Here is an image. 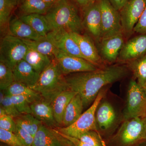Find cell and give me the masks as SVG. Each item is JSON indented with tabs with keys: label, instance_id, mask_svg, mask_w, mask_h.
Listing matches in <instances>:
<instances>
[{
	"label": "cell",
	"instance_id": "obj_26",
	"mask_svg": "<svg viewBox=\"0 0 146 146\" xmlns=\"http://www.w3.org/2000/svg\"><path fill=\"white\" fill-rule=\"evenodd\" d=\"M50 7L42 0H22L17 9V16L32 14L45 15Z\"/></svg>",
	"mask_w": 146,
	"mask_h": 146
},
{
	"label": "cell",
	"instance_id": "obj_3",
	"mask_svg": "<svg viewBox=\"0 0 146 146\" xmlns=\"http://www.w3.org/2000/svg\"><path fill=\"white\" fill-rule=\"evenodd\" d=\"M31 88L51 102L58 95L68 89L65 76L55 58L41 73L38 81Z\"/></svg>",
	"mask_w": 146,
	"mask_h": 146
},
{
	"label": "cell",
	"instance_id": "obj_18",
	"mask_svg": "<svg viewBox=\"0 0 146 146\" xmlns=\"http://www.w3.org/2000/svg\"><path fill=\"white\" fill-rule=\"evenodd\" d=\"M31 114L43 124L52 128L59 127L55 119L51 102L42 98L31 104Z\"/></svg>",
	"mask_w": 146,
	"mask_h": 146
},
{
	"label": "cell",
	"instance_id": "obj_5",
	"mask_svg": "<svg viewBox=\"0 0 146 146\" xmlns=\"http://www.w3.org/2000/svg\"><path fill=\"white\" fill-rule=\"evenodd\" d=\"M105 93V89L102 90L93 103L72 125L68 127H57L54 129L65 135L76 138L81 133L88 131H98L96 125L95 114L97 107L104 97Z\"/></svg>",
	"mask_w": 146,
	"mask_h": 146
},
{
	"label": "cell",
	"instance_id": "obj_19",
	"mask_svg": "<svg viewBox=\"0 0 146 146\" xmlns=\"http://www.w3.org/2000/svg\"><path fill=\"white\" fill-rule=\"evenodd\" d=\"M14 81L24 84L30 87L35 85L40 74L27 61L23 60L13 69Z\"/></svg>",
	"mask_w": 146,
	"mask_h": 146
},
{
	"label": "cell",
	"instance_id": "obj_33",
	"mask_svg": "<svg viewBox=\"0 0 146 146\" xmlns=\"http://www.w3.org/2000/svg\"><path fill=\"white\" fill-rule=\"evenodd\" d=\"M10 97L13 104L21 114H31V104L25 97L21 96H12Z\"/></svg>",
	"mask_w": 146,
	"mask_h": 146
},
{
	"label": "cell",
	"instance_id": "obj_31",
	"mask_svg": "<svg viewBox=\"0 0 146 146\" xmlns=\"http://www.w3.org/2000/svg\"><path fill=\"white\" fill-rule=\"evenodd\" d=\"M14 81L13 69L6 64L0 61V89L5 90Z\"/></svg>",
	"mask_w": 146,
	"mask_h": 146
},
{
	"label": "cell",
	"instance_id": "obj_43",
	"mask_svg": "<svg viewBox=\"0 0 146 146\" xmlns=\"http://www.w3.org/2000/svg\"><path fill=\"white\" fill-rule=\"evenodd\" d=\"M141 118H142V119L144 123L146 124V111L145 112V114H144V115Z\"/></svg>",
	"mask_w": 146,
	"mask_h": 146
},
{
	"label": "cell",
	"instance_id": "obj_11",
	"mask_svg": "<svg viewBox=\"0 0 146 146\" xmlns=\"http://www.w3.org/2000/svg\"><path fill=\"white\" fill-rule=\"evenodd\" d=\"M54 58L64 76L96 70L99 68L84 58L67 54L58 49L55 54Z\"/></svg>",
	"mask_w": 146,
	"mask_h": 146
},
{
	"label": "cell",
	"instance_id": "obj_13",
	"mask_svg": "<svg viewBox=\"0 0 146 146\" xmlns=\"http://www.w3.org/2000/svg\"><path fill=\"white\" fill-rule=\"evenodd\" d=\"M46 37L60 51L84 59L78 45L71 36L70 32L63 29L55 30L50 31Z\"/></svg>",
	"mask_w": 146,
	"mask_h": 146
},
{
	"label": "cell",
	"instance_id": "obj_2",
	"mask_svg": "<svg viewBox=\"0 0 146 146\" xmlns=\"http://www.w3.org/2000/svg\"><path fill=\"white\" fill-rule=\"evenodd\" d=\"M45 16L51 31L63 29L82 33L84 30L81 11L71 0H58Z\"/></svg>",
	"mask_w": 146,
	"mask_h": 146
},
{
	"label": "cell",
	"instance_id": "obj_4",
	"mask_svg": "<svg viewBox=\"0 0 146 146\" xmlns=\"http://www.w3.org/2000/svg\"><path fill=\"white\" fill-rule=\"evenodd\" d=\"M111 146H141L146 143V124L141 117L123 120L110 142Z\"/></svg>",
	"mask_w": 146,
	"mask_h": 146
},
{
	"label": "cell",
	"instance_id": "obj_40",
	"mask_svg": "<svg viewBox=\"0 0 146 146\" xmlns=\"http://www.w3.org/2000/svg\"><path fill=\"white\" fill-rule=\"evenodd\" d=\"M97 1V0H71L81 11L86 7Z\"/></svg>",
	"mask_w": 146,
	"mask_h": 146
},
{
	"label": "cell",
	"instance_id": "obj_21",
	"mask_svg": "<svg viewBox=\"0 0 146 146\" xmlns=\"http://www.w3.org/2000/svg\"><path fill=\"white\" fill-rule=\"evenodd\" d=\"M77 93L68 89L61 92L51 102L55 119L59 125L62 127L65 109L71 100Z\"/></svg>",
	"mask_w": 146,
	"mask_h": 146
},
{
	"label": "cell",
	"instance_id": "obj_32",
	"mask_svg": "<svg viewBox=\"0 0 146 146\" xmlns=\"http://www.w3.org/2000/svg\"><path fill=\"white\" fill-rule=\"evenodd\" d=\"M77 138L92 146H106L100 133L96 131H88L81 133Z\"/></svg>",
	"mask_w": 146,
	"mask_h": 146
},
{
	"label": "cell",
	"instance_id": "obj_38",
	"mask_svg": "<svg viewBox=\"0 0 146 146\" xmlns=\"http://www.w3.org/2000/svg\"><path fill=\"white\" fill-rule=\"evenodd\" d=\"M133 32L140 34H146V6L142 16L134 27Z\"/></svg>",
	"mask_w": 146,
	"mask_h": 146
},
{
	"label": "cell",
	"instance_id": "obj_37",
	"mask_svg": "<svg viewBox=\"0 0 146 146\" xmlns=\"http://www.w3.org/2000/svg\"><path fill=\"white\" fill-rule=\"evenodd\" d=\"M15 133L24 146H32L34 137L27 131L17 125Z\"/></svg>",
	"mask_w": 146,
	"mask_h": 146
},
{
	"label": "cell",
	"instance_id": "obj_41",
	"mask_svg": "<svg viewBox=\"0 0 146 146\" xmlns=\"http://www.w3.org/2000/svg\"><path fill=\"white\" fill-rule=\"evenodd\" d=\"M117 10L119 11L129 0H108Z\"/></svg>",
	"mask_w": 146,
	"mask_h": 146
},
{
	"label": "cell",
	"instance_id": "obj_44",
	"mask_svg": "<svg viewBox=\"0 0 146 146\" xmlns=\"http://www.w3.org/2000/svg\"><path fill=\"white\" fill-rule=\"evenodd\" d=\"M144 89H145V91L146 92V85L145 86V88H144Z\"/></svg>",
	"mask_w": 146,
	"mask_h": 146
},
{
	"label": "cell",
	"instance_id": "obj_25",
	"mask_svg": "<svg viewBox=\"0 0 146 146\" xmlns=\"http://www.w3.org/2000/svg\"><path fill=\"white\" fill-rule=\"evenodd\" d=\"M4 91L7 95L9 96H23L31 104L43 98L38 92L34 89L24 84L17 82L14 81Z\"/></svg>",
	"mask_w": 146,
	"mask_h": 146
},
{
	"label": "cell",
	"instance_id": "obj_39",
	"mask_svg": "<svg viewBox=\"0 0 146 146\" xmlns=\"http://www.w3.org/2000/svg\"><path fill=\"white\" fill-rule=\"evenodd\" d=\"M58 131L60 135L63 136L64 138L68 139L69 141H70L72 143V144L73 146H92L91 145H89V144H86V143L82 142L78 138L65 135V134L59 132Z\"/></svg>",
	"mask_w": 146,
	"mask_h": 146
},
{
	"label": "cell",
	"instance_id": "obj_24",
	"mask_svg": "<svg viewBox=\"0 0 146 146\" xmlns=\"http://www.w3.org/2000/svg\"><path fill=\"white\" fill-rule=\"evenodd\" d=\"M18 17L25 23L28 24L40 36L46 37L51 31L49 25L45 15L32 14L23 15Z\"/></svg>",
	"mask_w": 146,
	"mask_h": 146
},
{
	"label": "cell",
	"instance_id": "obj_8",
	"mask_svg": "<svg viewBox=\"0 0 146 146\" xmlns=\"http://www.w3.org/2000/svg\"><path fill=\"white\" fill-rule=\"evenodd\" d=\"M99 1L102 18L101 39L123 33L119 11L108 0H99Z\"/></svg>",
	"mask_w": 146,
	"mask_h": 146
},
{
	"label": "cell",
	"instance_id": "obj_1",
	"mask_svg": "<svg viewBox=\"0 0 146 146\" xmlns=\"http://www.w3.org/2000/svg\"><path fill=\"white\" fill-rule=\"evenodd\" d=\"M128 70L127 66L116 64L96 70L69 74L65 78L68 89L80 96L86 108L93 103L105 86L125 77Z\"/></svg>",
	"mask_w": 146,
	"mask_h": 146
},
{
	"label": "cell",
	"instance_id": "obj_12",
	"mask_svg": "<svg viewBox=\"0 0 146 146\" xmlns=\"http://www.w3.org/2000/svg\"><path fill=\"white\" fill-rule=\"evenodd\" d=\"M95 119L98 131L105 134L111 132L117 125V114L113 105L102 99L96 110Z\"/></svg>",
	"mask_w": 146,
	"mask_h": 146
},
{
	"label": "cell",
	"instance_id": "obj_34",
	"mask_svg": "<svg viewBox=\"0 0 146 146\" xmlns=\"http://www.w3.org/2000/svg\"><path fill=\"white\" fill-rule=\"evenodd\" d=\"M0 141L9 146H25L16 133L0 128Z\"/></svg>",
	"mask_w": 146,
	"mask_h": 146
},
{
	"label": "cell",
	"instance_id": "obj_29",
	"mask_svg": "<svg viewBox=\"0 0 146 146\" xmlns=\"http://www.w3.org/2000/svg\"><path fill=\"white\" fill-rule=\"evenodd\" d=\"M127 64L128 68L133 73L138 84L145 88L146 85V54Z\"/></svg>",
	"mask_w": 146,
	"mask_h": 146
},
{
	"label": "cell",
	"instance_id": "obj_9",
	"mask_svg": "<svg viewBox=\"0 0 146 146\" xmlns=\"http://www.w3.org/2000/svg\"><path fill=\"white\" fill-rule=\"evenodd\" d=\"M146 6V0H129L119 11L123 34L129 36Z\"/></svg>",
	"mask_w": 146,
	"mask_h": 146
},
{
	"label": "cell",
	"instance_id": "obj_36",
	"mask_svg": "<svg viewBox=\"0 0 146 146\" xmlns=\"http://www.w3.org/2000/svg\"><path fill=\"white\" fill-rule=\"evenodd\" d=\"M0 128L15 133L17 129L14 118L6 114L0 116Z\"/></svg>",
	"mask_w": 146,
	"mask_h": 146
},
{
	"label": "cell",
	"instance_id": "obj_42",
	"mask_svg": "<svg viewBox=\"0 0 146 146\" xmlns=\"http://www.w3.org/2000/svg\"><path fill=\"white\" fill-rule=\"evenodd\" d=\"M42 1L51 7L52 6L57 2L58 0H42Z\"/></svg>",
	"mask_w": 146,
	"mask_h": 146
},
{
	"label": "cell",
	"instance_id": "obj_22",
	"mask_svg": "<svg viewBox=\"0 0 146 146\" xmlns=\"http://www.w3.org/2000/svg\"><path fill=\"white\" fill-rule=\"evenodd\" d=\"M84 108L81 97L76 94L71 100L65 109L62 127H68L75 122L83 113Z\"/></svg>",
	"mask_w": 146,
	"mask_h": 146
},
{
	"label": "cell",
	"instance_id": "obj_23",
	"mask_svg": "<svg viewBox=\"0 0 146 146\" xmlns=\"http://www.w3.org/2000/svg\"><path fill=\"white\" fill-rule=\"evenodd\" d=\"M22 0H0V28L1 32L8 30L9 24L15 10Z\"/></svg>",
	"mask_w": 146,
	"mask_h": 146
},
{
	"label": "cell",
	"instance_id": "obj_17",
	"mask_svg": "<svg viewBox=\"0 0 146 146\" xmlns=\"http://www.w3.org/2000/svg\"><path fill=\"white\" fill-rule=\"evenodd\" d=\"M70 33L78 45L84 59L98 68L102 66L103 60L101 57L96 46L92 41L91 37L82 33L72 32H70Z\"/></svg>",
	"mask_w": 146,
	"mask_h": 146
},
{
	"label": "cell",
	"instance_id": "obj_27",
	"mask_svg": "<svg viewBox=\"0 0 146 146\" xmlns=\"http://www.w3.org/2000/svg\"><path fill=\"white\" fill-rule=\"evenodd\" d=\"M21 39L29 49L47 56L51 59H54L55 54L57 49L46 36L38 40Z\"/></svg>",
	"mask_w": 146,
	"mask_h": 146
},
{
	"label": "cell",
	"instance_id": "obj_7",
	"mask_svg": "<svg viewBox=\"0 0 146 146\" xmlns=\"http://www.w3.org/2000/svg\"><path fill=\"white\" fill-rule=\"evenodd\" d=\"M146 111V92L137 82L131 79L128 87L123 120L141 117Z\"/></svg>",
	"mask_w": 146,
	"mask_h": 146
},
{
	"label": "cell",
	"instance_id": "obj_16",
	"mask_svg": "<svg viewBox=\"0 0 146 146\" xmlns=\"http://www.w3.org/2000/svg\"><path fill=\"white\" fill-rule=\"evenodd\" d=\"M32 146H73L56 129L42 124L35 135Z\"/></svg>",
	"mask_w": 146,
	"mask_h": 146
},
{
	"label": "cell",
	"instance_id": "obj_6",
	"mask_svg": "<svg viewBox=\"0 0 146 146\" xmlns=\"http://www.w3.org/2000/svg\"><path fill=\"white\" fill-rule=\"evenodd\" d=\"M29 48L21 38L9 34L2 36L0 44V61L12 69L24 60Z\"/></svg>",
	"mask_w": 146,
	"mask_h": 146
},
{
	"label": "cell",
	"instance_id": "obj_20",
	"mask_svg": "<svg viewBox=\"0 0 146 146\" xmlns=\"http://www.w3.org/2000/svg\"><path fill=\"white\" fill-rule=\"evenodd\" d=\"M8 34L22 39L40 40L46 37L40 36L28 24L16 16L11 19L8 25Z\"/></svg>",
	"mask_w": 146,
	"mask_h": 146
},
{
	"label": "cell",
	"instance_id": "obj_28",
	"mask_svg": "<svg viewBox=\"0 0 146 146\" xmlns=\"http://www.w3.org/2000/svg\"><path fill=\"white\" fill-rule=\"evenodd\" d=\"M24 60L40 74L50 64L53 59L47 56L29 48Z\"/></svg>",
	"mask_w": 146,
	"mask_h": 146
},
{
	"label": "cell",
	"instance_id": "obj_10",
	"mask_svg": "<svg viewBox=\"0 0 146 146\" xmlns=\"http://www.w3.org/2000/svg\"><path fill=\"white\" fill-rule=\"evenodd\" d=\"M84 30L95 42L101 38V13L99 0L86 7L81 11Z\"/></svg>",
	"mask_w": 146,
	"mask_h": 146
},
{
	"label": "cell",
	"instance_id": "obj_15",
	"mask_svg": "<svg viewBox=\"0 0 146 146\" xmlns=\"http://www.w3.org/2000/svg\"><path fill=\"white\" fill-rule=\"evenodd\" d=\"M146 54V34H140L124 43L117 60L121 63H127Z\"/></svg>",
	"mask_w": 146,
	"mask_h": 146
},
{
	"label": "cell",
	"instance_id": "obj_35",
	"mask_svg": "<svg viewBox=\"0 0 146 146\" xmlns=\"http://www.w3.org/2000/svg\"><path fill=\"white\" fill-rule=\"evenodd\" d=\"M0 104L1 107L4 110L6 114L12 117L15 118L21 115L13 104L9 95L6 94L3 99L0 102Z\"/></svg>",
	"mask_w": 146,
	"mask_h": 146
},
{
	"label": "cell",
	"instance_id": "obj_14",
	"mask_svg": "<svg viewBox=\"0 0 146 146\" xmlns=\"http://www.w3.org/2000/svg\"><path fill=\"white\" fill-rule=\"evenodd\" d=\"M124 34L119 33L96 42L99 53L103 61L113 63L117 61L124 44Z\"/></svg>",
	"mask_w": 146,
	"mask_h": 146
},
{
	"label": "cell",
	"instance_id": "obj_30",
	"mask_svg": "<svg viewBox=\"0 0 146 146\" xmlns=\"http://www.w3.org/2000/svg\"><path fill=\"white\" fill-rule=\"evenodd\" d=\"M14 119L17 126L27 131L34 137L43 124L31 114H21Z\"/></svg>",
	"mask_w": 146,
	"mask_h": 146
}]
</instances>
